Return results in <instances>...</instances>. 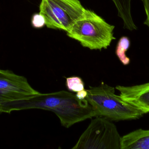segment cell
<instances>
[{
	"label": "cell",
	"mask_w": 149,
	"mask_h": 149,
	"mask_svg": "<svg viewBox=\"0 0 149 149\" xmlns=\"http://www.w3.org/2000/svg\"><path fill=\"white\" fill-rule=\"evenodd\" d=\"M86 9L79 0H41L39 13L49 29L67 31L83 16Z\"/></svg>",
	"instance_id": "cell-4"
},
{
	"label": "cell",
	"mask_w": 149,
	"mask_h": 149,
	"mask_svg": "<svg viewBox=\"0 0 149 149\" xmlns=\"http://www.w3.org/2000/svg\"><path fill=\"white\" fill-rule=\"evenodd\" d=\"M31 24L36 29H40L45 25L44 17L40 13H37L33 15L31 18Z\"/></svg>",
	"instance_id": "cell-11"
},
{
	"label": "cell",
	"mask_w": 149,
	"mask_h": 149,
	"mask_svg": "<svg viewBox=\"0 0 149 149\" xmlns=\"http://www.w3.org/2000/svg\"><path fill=\"white\" fill-rule=\"evenodd\" d=\"M130 43V38L123 36L119 39L116 45V54L123 65H128L130 63V59L126 55V52L129 49Z\"/></svg>",
	"instance_id": "cell-9"
},
{
	"label": "cell",
	"mask_w": 149,
	"mask_h": 149,
	"mask_svg": "<svg viewBox=\"0 0 149 149\" xmlns=\"http://www.w3.org/2000/svg\"><path fill=\"white\" fill-rule=\"evenodd\" d=\"M40 93L24 76L0 69V114L3 113V108L8 104L29 99Z\"/></svg>",
	"instance_id": "cell-6"
},
{
	"label": "cell",
	"mask_w": 149,
	"mask_h": 149,
	"mask_svg": "<svg viewBox=\"0 0 149 149\" xmlns=\"http://www.w3.org/2000/svg\"><path fill=\"white\" fill-rule=\"evenodd\" d=\"M143 3L145 14H146V20L144 21V24L148 26L149 29V0H142Z\"/></svg>",
	"instance_id": "cell-12"
},
{
	"label": "cell",
	"mask_w": 149,
	"mask_h": 149,
	"mask_svg": "<svg viewBox=\"0 0 149 149\" xmlns=\"http://www.w3.org/2000/svg\"><path fill=\"white\" fill-rule=\"evenodd\" d=\"M87 94L88 92L87 90H85L84 89L82 91H79L77 92L76 96H77L78 99H86Z\"/></svg>",
	"instance_id": "cell-13"
},
{
	"label": "cell",
	"mask_w": 149,
	"mask_h": 149,
	"mask_svg": "<svg viewBox=\"0 0 149 149\" xmlns=\"http://www.w3.org/2000/svg\"><path fill=\"white\" fill-rule=\"evenodd\" d=\"M115 26L108 23L94 11L86 9L83 16L73 24L67 32L71 38L79 41L83 47L91 50L106 49L114 36Z\"/></svg>",
	"instance_id": "cell-3"
},
{
	"label": "cell",
	"mask_w": 149,
	"mask_h": 149,
	"mask_svg": "<svg viewBox=\"0 0 149 149\" xmlns=\"http://www.w3.org/2000/svg\"><path fill=\"white\" fill-rule=\"evenodd\" d=\"M115 88L123 99L144 114L149 113V82L130 86L117 85Z\"/></svg>",
	"instance_id": "cell-7"
},
{
	"label": "cell",
	"mask_w": 149,
	"mask_h": 149,
	"mask_svg": "<svg viewBox=\"0 0 149 149\" xmlns=\"http://www.w3.org/2000/svg\"><path fill=\"white\" fill-rule=\"evenodd\" d=\"M87 91L86 99L93 107L95 116L120 121L137 120L144 115L120 95L116 94L114 87L104 82L97 86H89Z\"/></svg>",
	"instance_id": "cell-2"
},
{
	"label": "cell",
	"mask_w": 149,
	"mask_h": 149,
	"mask_svg": "<svg viewBox=\"0 0 149 149\" xmlns=\"http://www.w3.org/2000/svg\"><path fill=\"white\" fill-rule=\"evenodd\" d=\"M31 109L53 112L61 125L66 128L95 116L93 107L86 99H80L76 94L64 90L50 93H40L29 99L12 102L5 106L3 113Z\"/></svg>",
	"instance_id": "cell-1"
},
{
	"label": "cell",
	"mask_w": 149,
	"mask_h": 149,
	"mask_svg": "<svg viewBox=\"0 0 149 149\" xmlns=\"http://www.w3.org/2000/svg\"><path fill=\"white\" fill-rule=\"evenodd\" d=\"M66 85L68 90L78 92L84 89V83L81 78L72 77L66 78Z\"/></svg>",
	"instance_id": "cell-10"
},
{
	"label": "cell",
	"mask_w": 149,
	"mask_h": 149,
	"mask_svg": "<svg viewBox=\"0 0 149 149\" xmlns=\"http://www.w3.org/2000/svg\"><path fill=\"white\" fill-rule=\"evenodd\" d=\"M121 137L110 120L95 116L72 149H121Z\"/></svg>",
	"instance_id": "cell-5"
},
{
	"label": "cell",
	"mask_w": 149,
	"mask_h": 149,
	"mask_svg": "<svg viewBox=\"0 0 149 149\" xmlns=\"http://www.w3.org/2000/svg\"><path fill=\"white\" fill-rule=\"evenodd\" d=\"M121 149H149V130L140 129L121 137Z\"/></svg>",
	"instance_id": "cell-8"
}]
</instances>
